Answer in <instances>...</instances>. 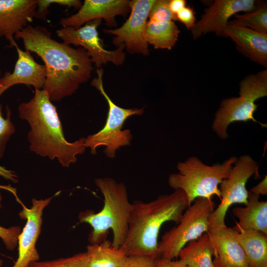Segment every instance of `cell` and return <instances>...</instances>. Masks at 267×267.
<instances>
[{"instance_id": "1", "label": "cell", "mask_w": 267, "mask_h": 267, "mask_svg": "<svg viewBox=\"0 0 267 267\" xmlns=\"http://www.w3.org/2000/svg\"><path fill=\"white\" fill-rule=\"evenodd\" d=\"M14 39H21L26 50L35 53L44 62L46 77L43 89L51 101L71 95L91 77L93 63L86 50L53 39L46 28L29 24Z\"/></svg>"}, {"instance_id": "2", "label": "cell", "mask_w": 267, "mask_h": 267, "mask_svg": "<svg viewBox=\"0 0 267 267\" xmlns=\"http://www.w3.org/2000/svg\"><path fill=\"white\" fill-rule=\"evenodd\" d=\"M18 111L20 118L30 126V149L37 154L57 159L63 167H68L85 151L86 137L72 142L66 140L56 109L44 89H35L33 97L21 103Z\"/></svg>"}, {"instance_id": "3", "label": "cell", "mask_w": 267, "mask_h": 267, "mask_svg": "<svg viewBox=\"0 0 267 267\" xmlns=\"http://www.w3.org/2000/svg\"><path fill=\"white\" fill-rule=\"evenodd\" d=\"M186 195L180 189L162 195L149 202L132 203L126 240L120 247L126 255L157 257L158 236L163 224L178 223L188 207Z\"/></svg>"}, {"instance_id": "4", "label": "cell", "mask_w": 267, "mask_h": 267, "mask_svg": "<svg viewBox=\"0 0 267 267\" xmlns=\"http://www.w3.org/2000/svg\"><path fill=\"white\" fill-rule=\"evenodd\" d=\"M95 183L103 196L104 204L97 213L91 211L79 216L80 222L89 224L92 230L89 236L90 244L99 243L106 240L108 230L113 233L112 246L120 248L128 231L131 204L126 186L110 178H97Z\"/></svg>"}, {"instance_id": "5", "label": "cell", "mask_w": 267, "mask_h": 267, "mask_svg": "<svg viewBox=\"0 0 267 267\" xmlns=\"http://www.w3.org/2000/svg\"><path fill=\"white\" fill-rule=\"evenodd\" d=\"M237 159L233 156L222 164L208 166L196 157H189L185 161L178 163V173L169 176V184L175 190L184 192L188 206L198 198L212 199L216 195L221 199L219 185L228 177L232 165Z\"/></svg>"}, {"instance_id": "6", "label": "cell", "mask_w": 267, "mask_h": 267, "mask_svg": "<svg viewBox=\"0 0 267 267\" xmlns=\"http://www.w3.org/2000/svg\"><path fill=\"white\" fill-rule=\"evenodd\" d=\"M239 86V96L224 99L215 114L213 129L222 139L227 137V128L233 122L252 121L267 127L254 114L258 108L255 101L267 95V70L245 76Z\"/></svg>"}, {"instance_id": "7", "label": "cell", "mask_w": 267, "mask_h": 267, "mask_svg": "<svg viewBox=\"0 0 267 267\" xmlns=\"http://www.w3.org/2000/svg\"><path fill=\"white\" fill-rule=\"evenodd\" d=\"M215 207L212 199H196L184 211L178 225L162 236L158 244L157 258L174 260L188 242L207 232Z\"/></svg>"}, {"instance_id": "8", "label": "cell", "mask_w": 267, "mask_h": 267, "mask_svg": "<svg viewBox=\"0 0 267 267\" xmlns=\"http://www.w3.org/2000/svg\"><path fill=\"white\" fill-rule=\"evenodd\" d=\"M96 74L97 76L92 80L91 85L99 91L106 100L108 111L103 128L97 133L86 137L85 144L86 148H90L91 153L93 154L96 153L97 147L105 146L104 152L106 156L113 158L116 150L120 147L130 145L133 137L130 130H122L124 123L132 116L142 115L144 109L143 108H124L116 104L104 89L103 69H97Z\"/></svg>"}, {"instance_id": "9", "label": "cell", "mask_w": 267, "mask_h": 267, "mask_svg": "<svg viewBox=\"0 0 267 267\" xmlns=\"http://www.w3.org/2000/svg\"><path fill=\"white\" fill-rule=\"evenodd\" d=\"M228 177L220 184L221 202L209 218V229L224 226L228 208L234 204L248 202L249 191L246 188L248 179L258 172V165L249 155L237 159Z\"/></svg>"}, {"instance_id": "10", "label": "cell", "mask_w": 267, "mask_h": 267, "mask_svg": "<svg viewBox=\"0 0 267 267\" xmlns=\"http://www.w3.org/2000/svg\"><path fill=\"white\" fill-rule=\"evenodd\" d=\"M101 23V19H95L77 29L62 27L56 31V34L63 43L68 45H80L84 48L97 69L108 62L121 65L126 58L125 45H121L114 50L106 49L97 31Z\"/></svg>"}, {"instance_id": "11", "label": "cell", "mask_w": 267, "mask_h": 267, "mask_svg": "<svg viewBox=\"0 0 267 267\" xmlns=\"http://www.w3.org/2000/svg\"><path fill=\"white\" fill-rule=\"evenodd\" d=\"M1 187L14 194L22 207L18 215L21 219L26 221L18 237V257L12 267H28L30 264L40 259L36 245L41 231L44 210L59 192L44 199L33 198L32 206L29 208L17 197L13 188Z\"/></svg>"}, {"instance_id": "12", "label": "cell", "mask_w": 267, "mask_h": 267, "mask_svg": "<svg viewBox=\"0 0 267 267\" xmlns=\"http://www.w3.org/2000/svg\"><path fill=\"white\" fill-rule=\"evenodd\" d=\"M155 0H130V15L123 25L115 29H103L105 33L114 36L112 41L114 45L118 47L124 45L131 54H149L145 32L149 15Z\"/></svg>"}, {"instance_id": "13", "label": "cell", "mask_w": 267, "mask_h": 267, "mask_svg": "<svg viewBox=\"0 0 267 267\" xmlns=\"http://www.w3.org/2000/svg\"><path fill=\"white\" fill-rule=\"evenodd\" d=\"M258 1L254 0H216L205 9L200 19L190 30L193 39L208 33L222 36L223 30L233 15L254 10Z\"/></svg>"}, {"instance_id": "14", "label": "cell", "mask_w": 267, "mask_h": 267, "mask_svg": "<svg viewBox=\"0 0 267 267\" xmlns=\"http://www.w3.org/2000/svg\"><path fill=\"white\" fill-rule=\"evenodd\" d=\"M128 0H85L75 14L62 18V27L77 29L86 23L95 19H103L108 26L116 25L115 17L125 15L130 11Z\"/></svg>"}, {"instance_id": "15", "label": "cell", "mask_w": 267, "mask_h": 267, "mask_svg": "<svg viewBox=\"0 0 267 267\" xmlns=\"http://www.w3.org/2000/svg\"><path fill=\"white\" fill-rule=\"evenodd\" d=\"M37 0H0V37H4L10 46L17 45L14 36L35 17Z\"/></svg>"}, {"instance_id": "16", "label": "cell", "mask_w": 267, "mask_h": 267, "mask_svg": "<svg viewBox=\"0 0 267 267\" xmlns=\"http://www.w3.org/2000/svg\"><path fill=\"white\" fill-rule=\"evenodd\" d=\"M222 36L230 38L235 44L236 50L251 61L267 67V34L248 28L235 19L229 21Z\"/></svg>"}, {"instance_id": "17", "label": "cell", "mask_w": 267, "mask_h": 267, "mask_svg": "<svg viewBox=\"0 0 267 267\" xmlns=\"http://www.w3.org/2000/svg\"><path fill=\"white\" fill-rule=\"evenodd\" d=\"M214 254V267H250L236 238V230L226 225L209 229Z\"/></svg>"}, {"instance_id": "18", "label": "cell", "mask_w": 267, "mask_h": 267, "mask_svg": "<svg viewBox=\"0 0 267 267\" xmlns=\"http://www.w3.org/2000/svg\"><path fill=\"white\" fill-rule=\"evenodd\" d=\"M18 58L12 73L5 72L0 79V96L8 89L17 84L33 86L35 89L44 88L46 77L44 65L34 60L30 52L15 46Z\"/></svg>"}, {"instance_id": "19", "label": "cell", "mask_w": 267, "mask_h": 267, "mask_svg": "<svg viewBox=\"0 0 267 267\" xmlns=\"http://www.w3.org/2000/svg\"><path fill=\"white\" fill-rule=\"evenodd\" d=\"M259 197L249 191L246 206L233 208L232 214L238 220L235 230H254L267 234V202L260 201Z\"/></svg>"}, {"instance_id": "20", "label": "cell", "mask_w": 267, "mask_h": 267, "mask_svg": "<svg viewBox=\"0 0 267 267\" xmlns=\"http://www.w3.org/2000/svg\"><path fill=\"white\" fill-rule=\"evenodd\" d=\"M214 254L212 239L207 232L184 246L178 260L188 267H214Z\"/></svg>"}, {"instance_id": "21", "label": "cell", "mask_w": 267, "mask_h": 267, "mask_svg": "<svg viewBox=\"0 0 267 267\" xmlns=\"http://www.w3.org/2000/svg\"><path fill=\"white\" fill-rule=\"evenodd\" d=\"M236 238L250 267L267 266V234L254 230H236Z\"/></svg>"}, {"instance_id": "22", "label": "cell", "mask_w": 267, "mask_h": 267, "mask_svg": "<svg viewBox=\"0 0 267 267\" xmlns=\"http://www.w3.org/2000/svg\"><path fill=\"white\" fill-rule=\"evenodd\" d=\"M89 267H123L127 256L120 248L112 246L111 242L105 240L87 247Z\"/></svg>"}, {"instance_id": "23", "label": "cell", "mask_w": 267, "mask_h": 267, "mask_svg": "<svg viewBox=\"0 0 267 267\" xmlns=\"http://www.w3.org/2000/svg\"><path fill=\"white\" fill-rule=\"evenodd\" d=\"M180 30L175 21H147L145 38L148 44L155 49L171 50L176 44Z\"/></svg>"}, {"instance_id": "24", "label": "cell", "mask_w": 267, "mask_h": 267, "mask_svg": "<svg viewBox=\"0 0 267 267\" xmlns=\"http://www.w3.org/2000/svg\"><path fill=\"white\" fill-rule=\"evenodd\" d=\"M234 16L240 24L257 32L267 34V5L265 2L258 1L253 11L237 13Z\"/></svg>"}, {"instance_id": "25", "label": "cell", "mask_w": 267, "mask_h": 267, "mask_svg": "<svg viewBox=\"0 0 267 267\" xmlns=\"http://www.w3.org/2000/svg\"><path fill=\"white\" fill-rule=\"evenodd\" d=\"M89 256L86 251L67 258L33 262L28 267H89Z\"/></svg>"}, {"instance_id": "26", "label": "cell", "mask_w": 267, "mask_h": 267, "mask_svg": "<svg viewBox=\"0 0 267 267\" xmlns=\"http://www.w3.org/2000/svg\"><path fill=\"white\" fill-rule=\"evenodd\" d=\"M169 0H156L149 15V20L153 22L175 21L176 17L170 10Z\"/></svg>"}, {"instance_id": "27", "label": "cell", "mask_w": 267, "mask_h": 267, "mask_svg": "<svg viewBox=\"0 0 267 267\" xmlns=\"http://www.w3.org/2000/svg\"><path fill=\"white\" fill-rule=\"evenodd\" d=\"M11 112L7 106V116H2L1 105H0V158H2L7 142L15 132V127L11 121Z\"/></svg>"}, {"instance_id": "28", "label": "cell", "mask_w": 267, "mask_h": 267, "mask_svg": "<svg viewBox=\"0 0 267 267\" xmlns=\"http://www.w3.org/2000/svg\"><path fill=\"white\" fill-rule=\"evenodd\" d=\"M51 4H57L68 7L80 8L82 5L79 0H37V8L35 17L45 20L47 14L48 7Z\"/></svg>"}, {"instance_id": "29", "label": "cell", "mask_w": 267, "mask_h": 267, "mask_svg": "<svg viewBox=\"0 0 267 267\" xmlns=\"http://www.w3.org/2000/svg\"><path fill=\"white\" fill-rule=\"evenodd\" d=\"M21 231V227L17 225L9 227L0 225V238L8 250L12 251L17 246L18 237Z\"/></svg>"}, {"instance_id": "30", "label": "cell", "mask_w": 267, "mask_h": 267, "mask_svg": "<svg viewBox=\"0 0 267 267\" xmlns=\"http://www.w3.org/2000/svg\"><path fill=\"white\" fill-rule=\"evenodd\" d=\"M156 258L145 255L127 256L123 267H157Z\"/></svg>"}, {"instance_id": "31", "label": "cell", "mask_w": 267, "mask_h": 267, "mask_svg": "<svg viewBox=\"0 0 267 267\" xmlns=\"http://www.w3.org/2000/svg\"><path fill=\"white\" fill-rule=\"evenodd\" d=\"M195 12L192 7L186 6L176 15L177 20L182 23L188 30H190L196 23Z\"/></svg>"}, {"instance_id": "32", "label": "cell", "mask_w": 267, "mask_h": 267, "mask_svg": "<svg viewBox=\"0 0 267 267\" xmlns=\"http://www.w3.org/2000/svg\"><path fill=\"white\" fill-rule=\"evenodd\" d=\"M155 262L157 267H188L180 263L178 260H167L162 258H156Z\"/></svg>"}, {"instance_id": "33", "label": "cell", "mask_w": 267, "mask_h": 267, "mask_svg": "<svg viewBox=\"0 0 267 267\" xmlns=\"http://www.w3.org/2000/svg\"><path fill=\"white\" fill-rule=\"evenodd\" d=\"M267 176L257 185L252 187L250 192L258 196L266 195L267 194Z\"/></svg>"}, {"instance_id": "34", "label": "cell", "mask_w": 267, "mask_h": 267, "mask_svg": "<svg viewBox=\"0 0 267 267\" xmlns=\"http://www.w3.org/2000/svg\"><path fill=\"white\" fill-rule=\"evenodd\" d=\"M186 1L185 0H169V8L171 12L176 15L183 8L186 6Z\"/></svg>"}, {"instance_id": "35", "label": "cell", "mask_w": 267, "mask_h": 267, "mask_svg": "<svg viewBox=\"0 0 267 267\" xmlns=\"http://www.w3.org/2000/svg\"><path fill=\"white\" fill-rule=\"evenodd\" d=\"M0 176L14 183L18 181V176L14 172L8 170L0 165Z\"/></svg>"}, {"instance_id": "36", "label": "cell", "mask_w": 267, "mask_h": 267, "mask_svg": "<svg viewBox=\"0 0 267 267\" xmlns=\"http://www.w3.org/2000/svg\"><path fill=\"white\" fill-rule=\"evenodd\" d=\"M2 200V199L1 194L0 193V208L2 207V204H1Z\"/></svg>"}, {"instance_id": "37", "label": "cell", "mask_w": 267, "mask_h": 267, "mask_svg": "<svg viewBox=\"0 0 267 267\" xmlns=\"http://www.w3.org/2000/svg\"><path fill=\"white\" fill-rule=\"evenodd\" d=\"M3 264V261L0 259V267H1Z\"/></svg>"}, {"instance_id": "38", "label": "cell", "mask_w": 267, "mask_h": 267, "mask_svg": "<svg viewBox=\"0 0 267 267\" xmlns=\"http://www.w3.org/2000/svg\"><path fill=\"white\" fill-rule=\"evenodd\" d=\"M267 267V266H263V267Z\"/></svg>"}, {"instance_id": "39", "label": "cell", "mask_w": 267, "mask_h": 267, "mask_svg": "<svg viewBox=\"0 0 267 267\" xmlns=\"http://www.w3.org/2000/svg\"></svg>"}]
</instances>
